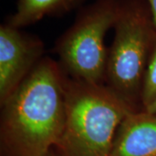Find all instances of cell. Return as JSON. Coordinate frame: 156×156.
I'll return each instance as SVG.
<instances>
[{
  "mask_svg": "<svg viewBox=\"0 0 156 156\" xmlns=\"http://www.w3.org/2000/svg\"><path fill=\"white\" fill-rule=\"evenodd\" d=\"M44 44L8 23L0 26V104L26 79L43 58Z\"/></svg>",
  "mask_w": 156,
  "mask_h": 156,
  "instance_id": "5",
  "label": "cell"
},
{
  "mask_svg": "<svg viewBox=\"0 0 156 156\" xmlns=\"http://www.w3.org/2000/svg\"><path fill=\"white\" fill-rule=\"evenodd\" d=\"M110 156H156V115L131 112L118 128Z\"/></svg>",
  "mask_w": 156,
  "mask_h": 156,
  "instance_id": "6",
  "label": "cell"
},
{
  "mask_svg": "<svg viewBox=\"0 0 156 156\" xmlns=\"http://www.w3.org/2000/svg\"><path fill=\"white\" fill-rule=\"evenodd\" d=\"M46 156H61V155H60L58 153H56V151L54 150V149H52V150L50 151V153H49V154H48Z\"/></svg>",
  "mask_w": 156,
  "mask_h": 156,
  "instance_id": "11",
  "label": "cell"
},
{
  "mask_svg": "<svg viewBox=\"0 0 156 156\" xmlns=\"http://www.w3.org/2000/svg\"><path fill=\"white\" fill-rule=\"evenodd\" d=\"M119 5L120 0H96L82 10L74 23L58 39L56 52L68 77L102 84L108 56L105 37L114 28Z\"/></svg>",
  "mask_w": 156,
  "mask_h": 156,
  "instance_id": "4",
  "label": "cell"
},
{
  "mask_svg": "<svg viewBox=\"0 0 156 156\" xmlns=\"http://www.w3.org/2000/svg\"><path fill=\"white\" fill-rule=\"evenodd\" d=\"M65 125L61 156H110L118 128L134 110L104 84L65 79Z\"/></svg>",
  "mask_w": 156,
  "mask_h": 156,
  "instance_id": "2",
  "label": "cell"
},
{
  "mask_svg": "<svg viewBox=\"0 0 156 156\" xmlns=\"http://www.w3.org/2000/svg\"><path fill=\"white\" fill-rule=\"evenodd\" d=\"M156 101V42L143 76L140 91V108L144 110Z\"/></svg>",
  "mask_w": 156,
  "mask_h": 156,
  "instance_id": "8",
  "label": "cell"
},
{
  "mask_svg": "<svg viewBox=\"0 0 156 156\" xmlns=\"http://www.w3.org/2000/svg\"><path fill=\"white\" fill-rule=\"evenodd\" d=\"M147 2L148 4L149 8H150L153 20H154V25H155L156 27V0H147Z\"/></svg>",
  "mask_w": 156,
  "mask_h": 156,
  "instance_id": "9",
  "label": "cell"
},
{
  "mask_svg": "<svg viewBox=\"0 0 156 156\" xmlns=\"http://www.w3.org/2000/svg\"><path fill=\"white\" fill-rule=\"evenodd\" d=\"M80 0H19L8 24L17 29L37 23L47 15L67 11Z\"/></svg>",
  "mask_w": 156,
  "mask_h": 156,
  "instance_id": "7",
  "label": "cell"
},
{
  "mask_svg": "<svg viewBox=\"0 0 156 156\" xmlns=\"http://www.w3.org/2000/svg\"><path fill=\"white\" fill-rule=\"evenodd\" d=\"M114 29L106 85L138 111L143 76L156 42V27L147 0H120Z\"/></svg>",
  "mask_w": 156,
  "mask_h": 156,
  "instance_id": "3",
  "label": "cell"
},
{
  "mask_svg": "<svg viewBox=\"0 0 156 156\" xmlns=\"http://www.w3.org/2000/svg\"><path fill=\"white\" fill-rule=\"evenodd\" d=\"M144 110L147 112H148V113H151V114H154V115H156V101L152 104V105H150L147 108H146Z\"/></svg>",
  "mask_w": 156,
  "mask_h": 156,
  "instance_id": "10",
  "label": "cell"
},
{
  "mask_svg": "<svg viewBox=\"0 0 156 156\" xmlns=\"http://www.w3.org/2000/svg\"><path fill=\"white\" fill-rule=\"evenodd\" d=\"M65 79L60 64L44 57L1 105L3 156H46L65 125Z\"/></svg>",
  "mask_w": 156,
  "mask_h": 156,
  "instance_id": "1",
  "label": "cell"
}]
</instances>
